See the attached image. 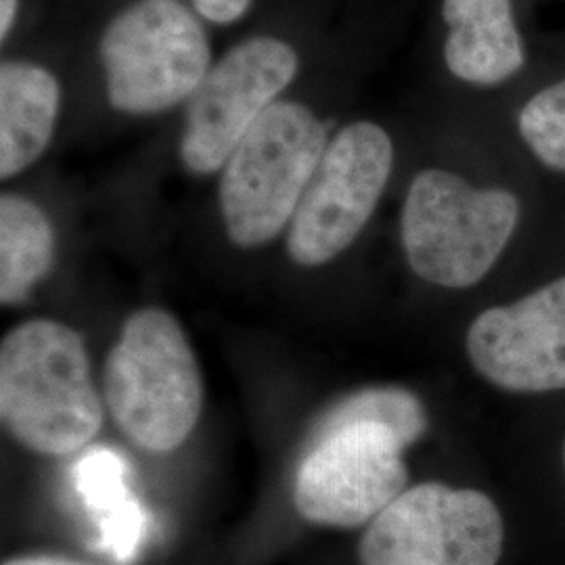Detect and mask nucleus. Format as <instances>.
<instances>
[{
	"label": "nucleus",
	"mask_w": 565,
	"mask_h": 565,
	"mask_svg": "<svg viewBox=\"0 0 565 565\" xmlns=\"http://www.w3.org/2000/svg\"><path fill=\"white\" fill-rule=\"evenodd\" d=\"M520 221V202L505 189H476L446 170L419 172L406 193L403 245L424 281L465 289L501 258Z\"/></svg>",
	"instance_id": "nucleus-3"
},
{
	"label": "nucleus",
	"mask_w": 565,
	"mask_h": 565,
	"mask_svg": "<svg viewBox=\"0 0 565 565\" xmlns=\"http://www.w3.org/2000/svg\"><path fill=\"white\" fill-rule=\"evenodd\" d=\"M505 525L480 490L440 482L406 488L366 525L361 565H497Z\"/></svg>",
	"instance_id": "nucleus-6"
},
{
	"label": "nucleus",
	"mask_w": 565,
	"mask_h": 565,
	"mask_svg": "<svg viewBox=\"0 0 565 565\" xmlns=\"http://www.w3.org/2000/svg\"><path fill=\"white\" fill-rule=\"evenodd\" d=\"M518 126L541 162L565 172V81L546 86L525 103Z\"/></svg>",
	"instance_id": "nucleus-16"
},
{
	"label": "nucleus",
	"mask_w": 565,
	"mask_h": 565,
	"mask_svg": "<svg viewBox=\"0 0 565 565\" xmlns=\"http://www.w3.org/2000/svg\"><path fill=\"white\" fill-rule=\"evenodd\" d=\"M60 84L32 63L0 67V177L11 179L36 162L53 137Z\"/></svg>",
	"instance_id": "nucleus-12"
},
{
	"label": "nucleus",
	"mask_w": 565,
	"mask_h": 565,
	"mask_svg": "<svg viewBox=\"0 0 565 565\" xmlns=\"http://www.w3.org/2000/svg\"><path fill=\"white\" fill-rule=\"evenodd\" d=\"M84 465L88 471L81 473L82 492L102 515L105 545L120 562H126L135 555L141 541V509L121 490L120 461L114 452H95Z\"/></svg>",
	"instance_id": "nucleus-14"
},
{
	"label": "nucleus",
	"mask_w": 565,
	"mask_h": 565,
	"mask_svg": "<svg viewBox=\"0 0 565 565\" xmlns=\"http://www.w3.org/2000/svg\"><path fill=\"white\" fill-rule=\"evenodd\" d=\"M403 452L398 436L384 425L317 427L296 473V511L327 527L371 524L406 490Z\"/></svg>",
	"instance_id": "nucleus-7"
},
{
	"label": "nucleus",
	"mask_w": 565,
	"mask_h": 565,
	"mask_svg": "<svg viewBox=\"0 0 565 565\" xmlns=\"http://www.w3.org/2000/svg\"><path fill=\"white\" fill-rule=\"evenodd\" d=\"M443 18L450 28L446 65L457 78L492 86L524 67V46L511 0H445Z\"/></svg>",
	"instance_id": "nucleus-11"
},
{
	"label": "nucleus",
	"mask_w": 565,
	"mask_h": 565,
	"mask_svg": "<svg viewBox=\"0 0 565 565\" xmlns=\"http://www.w3.org/2000/svg\"><path fill=\"white\" fill-rule=\"evenodd\" d=\"M105 401L121 434L147 452H172L193 434L202 369L170 312L151 306L124 321L105 363Z\"/></svg>",
	"instance_id": "nucleus-2"
},
{
	"label": "nucleus",
	"mask_w": 565,
	"mask_h": 565,
	"mask_svg": "<svg viewBox=\"0 0 565 565\" xmlns=\"http://www.w3.org/2000/svg\"><path fill=\"white\" fill-rule=\"evenodd\" d=\"M55 260V233L41 207L15 193L0 198V302L20 303Z\"/></svg>",
	"instance_id": "nucleus-13"
},
{
	"label": "nucleus",
	"mask_w": 565,
	"mask_h": 565,
	"mask_svg": "<svg viewBox=\"0 0 565 565\" xmlns=\"http://www.w3.org/2000/svg\"><path fill=\"white\" fill-rule=\"evenodd\" d=\"M198 13L214 23L239 20L249 7V0H193Z\"/></svg>",
	"instance_id": "nucleus-17"
},
{
	"label": "nucleus",
	"mask_w": 565,
	"mask_h": 565,
	"mask_svg": "<svg viewBox=\"0 0 565 565\" xmlns=\"http://www.w3.org/2000/svg\"><path fill=\"white\" fill-rule=\"evenodd\" d=\"M465 348L486 382L505 392L565 390V277L484 310L469 327Z\"/></svg>",
	"instance_id": "nucleus-10"
},
{
	"label": "nucleus",
	"mask_w": 565,
	"mask_h": 565,
	"mask_svg": "<svg viewBox=\"0 0 565 565\" xmlns=\"http://www.w3.org/2000/svg\"><path fill=\"white\" fill-rule=\"evenodd\" d=\"M345 424H375L392 429L404 448L419 443L429 417L424 403L404 387H366L333 406L317 427Z\"/></svg>",
	"instance_id": "nucleus-15"
},
{
	"label": "nucleus",
	"mask_w": 565,
	"mask_h": 565,
	"mask_svg": "<svg viewBox=\"0 0 565 565\" xmlns=\"http://www.w3.org/2000/svg\"><path fill=\"white\" fill-rule=\"evenodd\" d=\"M298 74L287 42L258 36L237 44L216 63L189 99L182 163L195 174L224 168L247 130Z\"/></svg>",
	"instance_id": "nucleus-9"
},
{
	"label": "nucleus",
	"mask_w": 565,
	"mask_h": 565,
	"mask_svg": "<svg viewBox=\"0 0 565 565\" xmlns=\"http://www.w3.org/2000/svg\"><path fill=\"white\" fill-rule=\"evenodd\" d=\"M18 2L20 0H0V36H2V41L9 36V30L15 21Z\"/></svg>",
	"instance_id": "nucleus-18"
},
{
	"label": "nucleus",
	"mask_w": 565,
	"mask_h": 565,
	"mask_svg": "<svg viewBox=\"0 0 565 565\" xmlns=\"http://www.w3.org/2000/svg\"><path fill=\"white\" fill-rule=\"evenodd\" d=\"M2 565H82L74 562H65V559H55V557H15L9 559Z\"/></svg>",
	"instance_id": "nucleus-19"
},
{
	"label": "nucleus",
	"mask_w": 565,
	"mask_h": 565,
	"mask_svg": "<svg viewBox=\"0 0 565 565\" xmlns=\"http://www.w3.org/2000/svg\"><path fill=\"white\" fill-rule=\"evenodd\" d=\"M109 103L158 114L191 99L210 72L200 21L179 0H139L109 23L102 42Z\"/></svg>",
	"instance_id": "nucleus-5"
},
{
	"label": "nucleus",
	"mask_w": 565,
	"mask_h": 565,
	"mask_svg": "<svg viewBox=\"0 0 565 565\" xmlns=\"http://www.w3.org/2000/svg\"><path fill=\"white\" fill-rule=\"evenodd\" d=\"M564 465H565V446H564Z\"/></svg>",
	"instance_id": "nucleus-20"
},
{
	"label": "nucleus",
	"mask_w": 565,
	"mask_h": 565,
	"mask_svg": "<svg viewBox=\"0 0 565 565\" xmlns=\"http://www.w3.org/2000/svg\"><path fill=\"white\" fill-rule=\"evenodd\" d=\"M394 163L382 126L354 121L327 145L287 233L289 258L321 266L343 254L373 216Z\"/></svg>",
	"instance_id": "nucleus-8"
},
{
	"label": "nucleus",
	"mask_w": 565,
	"mask_h": 565,
	"mask_svg": "<svg viewBox=\"0 0 565 565\" xmlns=\"http://www.w3.org/2000/svg\"><path fill=\"white\" fill-rule=\"evenodd\" d=\"M0 417L21 446L46 457L76 455L93 443L103 403L72 327L32 319L2 338Z\"/></svg>",
	"instance_id": "nucleus-1"
},
{
	"label": "nucleus",
	"mask_w": 565,
	"mask_h": 565,
	"mask_svg": "<svg viewBox=\"0 0 565 565\" xmlns=\"http://www.w3.org/2000/svg\"><path fill=\"white\" fill-rule=\"evenodd\" d=\"M324 149V124L308 107L273 103L224 163L221 210L231 242L260 247L291 224Z\"/></svg>",
	"instance_id": "nucleus-4"
}]
</instances>
